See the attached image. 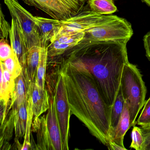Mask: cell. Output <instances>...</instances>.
Segmentation results:
<instances>
[{
  "instance_id": "1",
  "label": "cell",
  "mask_w": 150,
  "mask_h": 150,
  "mask_svg": "<svg viewBox=\"0 0 150 150\" xmlns=\"http://www.w3.org/2000/svg\"><path fill=\"white\" fill-rule=\"evenodd\" d=\"M59 70L64 76L71 113L107 146L112 108L104 100L93 76L76 61L64 60Z\"/></svg>"
},
{
  "instance_id": "2",
  "label": "cell",
  "mask_w": 150,
  "mask_h": 150,
  "mask_svg": "<svg viewBox=\"0 0 150 150\" xmlns=\"http://www.w3.org/2000/svg\"><path fill=\"white\" fill-rule=\"evenodd\" d=\"M128 42L108 40L79 43L66 53V61L79 62L93 76L101 94L112 108L120 86L124 67L129 62Z\"/></svg>"
},
{
  "instance_id": "3",
  "label": "cell",
  "mask_w": 150,
  "mask_h": 150,
  "mask_svg": "<svg viewBox=\"0 0 150 150\" xmlns=\"http://www.w3.org/2000/svg\"><path fill=\"white\" fill-rule=\"evenodd\" d=\"M120 88L129 108L131 126H135L137 117L145 102L146 88L139 70L129 62L124 67Z\"/></svg>"
},
{
  "instance_id": "4",
  "label": "cell",
  "mask_w": 150,
  "mask_h": 150,
  "mask_svg": "<svg viewBox=\"0 0 150 150\" xmlns=\"http://www.w3.org/2000/svg\"><path fill=\"white\" fill-rule=\"evenodd\" d=\"M85 32L84 38L80 43L108 40L129 42L133 34L131 24L126 19L110 15L105 21Z\"/></svg>"
},
{
  "instance_id": "5",
  "label": "cell",
  "mask_w": 150,
  "mask_h": 150,
  "mask_svg": "<svg viewBox=\"0 0 150 150\" xmlns=\"http://www.w3.org/2000/svg\"><path fill=\"white\" fill-rule=\"evenodd\" d=\"M30 6L35 7L59 21L68 20L83 10L88 0H22Z\"/></svg>"
},
{
  "instance_id": "6",
  "label": "cell",
  "mask_w": 150,
  "mask_h": 150,
  "mask_svg": "<svg viewBox=\"0 0 150 150\" xmlns=\"http://www.w3.org/2000/svg\"><path fill=\"white\" fill-rule=\"evenodd\" d=\"M12 18L16 19L22 28L28 50L34 46H42L39 30L34 16L20 4L18 0H4Z\"/></svg>"
},
{
  "instance_id": "7",
  "label": "cell",
  "mask_w": 150,
  "mask_h": 150,
  "mask_svg": "<svg viewBox=\"0 0 150 150\" xmlns=\"http://www.w3.org/2000/svg\"><path fill=\"white\" fill-rule=\"evenodd\" d=\"M56 110L62 135L64 150H69L70 119L71 110L64 76L59 70L55 88Z\"/></svg>"
},
{
  "instance_id": "8",
  "label": "cell",
  "mask_w": 150,
  "mask_h": 150,
  "mask_svg": "<svg viewBox=\"0 0 150 150\" xmlns=\"http://www.w3.org/2000/svg\"><path fill=\"white\" fill-rule=\"evenodd\" d=\"M110 15L99 14L91 10L81 11L75 16L62 21L61 28L57 35L85 32L105 21Z\"/></svg>"
},
{
  "instance_id": "9",
  "label": "cell",
  "mask_w": 150,
  "mask_h": 150,
  "mask_svg": "<svg viewBox=\"0 0 150 150\" xmlns=\"http://www.w3.org/2000/svg\"><path fill=\"white\" fill-rule=\"evenodd\" d=\"M85 32L74 34H58L48 45V59L53 58L64 54L83 40Z\"/></svg>"
},
{
  "instance_id": "10",
  "label": "cell",
  "mask_w": 150,
  "mask_h": 150,
  "mask_svg": "<svg viewBox=\"0 0 150 150\" xmlns=\"http://www.w3.org/2000/svg\"><path fill=\"white\" fill-rule=\"evenodd\" d=\"M11 25L9 36L11 46L24 70L28 51L25 35L21 26L16 19L12 18Z\"/></svg>"
},
{
  "instance_id": "11",
  "label": "cell",
  "mask_w": 150,
  "mask_h": 150,
  "mask_svg": "<svg viewBox=\"0 0 150 150\" xmlns=\"http://www.w3.org/2000/svg\"><path fill=\"white\" fill-rule=\"evenodd\" d=\"M50 106L46 115L47 127L54 150H64L62 135L56 108L55 96H50Z\"/></svg>"
},
{
  "instance_id": "12",
  "label": "cell",
  "mask_w": 150,
  "mask_h": 150,
  "mask_svg": "<svg viewBox=\"0 0 150 150\" xmlns=\"http://www.w3.org/2000/svg\"><path fill=\"white\" fill-rule=\"evenodd\" d=\"M34 20L39 30L42 45H49L48 43L58 33L62 21L35 16Z\"/></svg>"
},
{
  "instance_id": "13",
  "label": "cell",
  "mask_w": 150,
  "mask_h": 150,
  "mask_svg": "<svg viewBox=\"0 0 150 150\" xmlns=\"http://www.w3.org/2000/svg\"><path fill=\"white\" fill-rule=\"evenodd\" d=\"M29 88L32 96L34 116L39 117L50 108V95L46 88L39 87L35 81L30 83Z\"/></svg>"
},
{
  "instance_id": "14",
  "label": "cell",
  "mask_w": 150,
  "mask_h": 150,
  "mask_svg": "<svg viewBox=\"0 0 150 150\" xmlns=\"http://www.w3.org/2000/svg\"><path fill=\"white\" fill-rule=\"evenodd\" d=\"M32 130L37 132L36 150H53L54 146L47 127L46 115L35 117L32 125Z\"/></svg>"
},
{
  "instance_id": "15",
  "label": "cell",
  "mask_w": 150,
  "mask_h": 150,
  "mask_svg": "<svg viewBox=\"0 0 150 150\" xmlns=\"http://www.w3.org/2000/svg\"><path fill=\"white\" fill-rule=\"evenodd\" d=\"M131 127L129 108L125 102L117 125L110 132L109 141H112L122 147H125L123 144L124 138Z\"/></svg>"
},
{
  "instance_id": "16",
  "label": "cell",
  "mask_w": 150,
  "mask_h": 150,
  "mask_svg": "<svg viewBox=\"0 0 150 150\" xmlns=\"http://www.w3.org/2000/svg\"><path fill=\"white\" fill-rule=\"evenodd\" d=\"M14 90L11 97L13 112L16 114L21 105L28 96V90L30 82L22 71L21 74L15 79Z\"/></svg>"
},
{
  "instance_id": "17",
  "label": "cell",
  "mask_w": 150,
  "mask_h": 150,
  "mask_svg": "<svg viewBox=\"0 0 150 150\" xmlns=\"http://www.w3.org/2000/svg\"><path fill=\"white\" fill-rule=\"evenodd\" d=\"M41 48V46H34L29 49L27 52L25 68L22 70V72L30 83L35 81Z\"/></svg>"
},
{
  "instance_id": "18",
  "label": "cell",
  "mask_w": 150,
  "mask_h": 150,
  "mask_svg": "<svg viewBox=\"0 0 150 150\" xmlns=\"http://www.w3.org/2000/svg\"><path fill=\"white\" fill-rule=\"evenodd\" d=\"M15 86V79H13L6 69L3 62L1 61V83L0 100L8 103L11 100Z\"/></svg>"
},
{
  "instance_id": "19",
  "label": "cell",
  "mask_w": 150,
  "mask_h": 150,
  "mask_svg": "<svg viewBox=\"0 0 150 150\" xmlns=\"http://www.w3.org/2000/svg\"><path fill=\"white\" fill-rule=\"evenodd\" d=\"M28 120V96L15 114L14 130L16 139L23 137L26 133Z\"/></svg>"
},
{
  "instance_id": "20",
  "label": "cell",
  "mask_w": 150,
  "mask_h": 150,
  "mask_svg": "<svg viewBox=\"0 0 150 150\" xmlns=\"http://www.w3.org/2000/svg\"><path fill=\"white\" fill-rule=\"evenodd\" d=\"M87 2L90 10L99 14L111 15L117 11L113 0H88Z\"/></svg>"
},
{
  "instance_id": "21",
  "label": "cell",
  "mask_w": 150,
  "mask_h": 150,
  "mask_svg": "<svg viewBox=\"0 0 150 150\" xmlns=\"http://www.w3.org/2000/svg\"><path fill=\"white\" fill-rule=\"evenodd\" d=\"M48 45H42L39 64L38 67L35 83L42 88H45L46 67L48 64Z\"/></svg>"
},
{
  "instance_id": "22",
  "label": "cell",
  "mask_w": 150,
  "mask_h": 150,
  "mask_svg": "<svg viewBox=\"0 0 150 150\" xmlns=\"http://www.w3.org/2000/svg\"><path fill=\"white\" fill-rule=\"evenodd\" d=\"M125 103V101L119 88V91L111 108L110 131L117 125L123 110Z\"/></svg>"
},
{
  "instance_id": "23",
  "label": "cell",
  "mask_w": 150,
  "mask_h": 150,
  "mask_svg": "<svg viewBox=\"0 0 150 150\" xmlns=\"http://www.w3.org/2000/svg\"><path fill=\"white\" fill-rule=\"evenodd\" d=\"M28 90V120L26 133L24 136V140L21 150H29L31 149V144L30 142V131L32 127V120L34 116L33 109L32 96L29 88Z\"/></svg>"
},
{
  "instance_id": "24",
  "label": "cell",
  "mask_w": 150,
  "mask_h": 150,
  "mask_svg": "<svg viewBox=\"0 0 150 150\" xmlns=\"http://www.w3.org/2000/svg\"><path fill=\"white\" fill-rule=\"evenodd\" d=\"M2 62L6 69L10 73L14 79H16L21 73L23 70L22 67L13 51L11 57Z\"/></svg>"
},
{
  "instance_id": "25",
  "label": "cell",
  "mask_w": 150,
  "mask_h": 150,
  "mask_svg": "<svg viewBox=\"0 0 150 150\" xmlns=\"http://www.w3.org/2000/svg\"><path fill=\"white\" fill-rule=\"evenodd\" d=\"M132 142L130 148L136 150H144L145 139L141 127L133 126L131 134Z\"/></svg>"
},
{
  "instance_id": "26",
  "label": "cell",
  "mask_w": 150,
  "mask_h": 150,
  "mask_svg": "<svg viewBox=\"0 0 150 150\" xmlns=\"http://www.w3.org/2000/svg\"><path fill=\"white\" fill-rule=\"evenodd\" d=\"M137 123L141 127L150 126V99L145 101L143 110L137 121Z\"/></svg>"
},
{
  "instance_id": "27",
  "label": "cell",
  "mask_w": 150,
  "mask_h": 150,
  "mask_svg": "<svg viewBox=\"0 0 150 150\" xmlns=\"http://www.w3.org/2000/svg\"><path fill=\"white\" fill-rule=\"evenodd\" d=\"M10 26L8 22L6 20L5 15L1 8L0 11V36L1 39H5L8 41L9 37V33L11 30Z\"/></svg>"
},
{
  "instance_id": "28",
  "label": "cell",
  "mask_w": 150,
  "mask_h": 150,
  "mask_svg": "<svg viewBox=\"0 0 150 150\" xmlns=\"http://www.w3.org/2000/svg\"><path fill=\"white\" fill-rule=\"evenodd\" d=\"M13 53V49L5 39H1L0 41V59L3 62L11 57Z\"/></svg>"
},
{
  "instance_id": "29",
  "label": "cell",
  "mask_w": 150,
  "mask_h": 150,
  "mask_svg": "<svg viewBox=\"0 0 150 150\" xmlns=\"http://www.w3.org/2000/svg\"><path fill=\"white\" fill-rule=\"evenodd\" d=\"M143 42L145 50L146 56L150 61V31L145 35L143 38Z\"/></svg>"
},
{
  "instance_id": "30",
  "label": "cell",
  "mask_w": 150,
  "mask_h": 150,
  "mask_svg": "<svg viewBox=\"0 0 150 150\" xmlns=\"http://www.w3.org/2000/svg\"><path fill=\"white\" fill-rule=\"evenodd\" d=\"M145 139L144 150H150V130L141 127Z\"/></svg>"
},
{
  "instance_id": "31",
  "label": "cell",
  "mask_w": 150,
  "mask_h": 150,
  "mask_svg": "<svg viewBox=\"0 0 150 150\" xmlns=\"http://www.w3.org/2000/svg\"><path fill=\"white\" fill-rule=\"evenodd\" d=\"M108 146V149L110 150H126L125 147H122L120 146L119 145L115 144L114 142L111 141H109L108 142V145L107 146Z\"/></svg>"
},
{
  "instance_id": "32",
  "label": "cell",
  "mask_w": 150,
  "mask_h": 150,
  "mask_svg": "<svg viewBox=\"0 0 150 150\" xmlns=\"http://www.w3.org/2000/svg\"><path fill=\"white\" fill-rule=\"evenodd\" d=\"M142 1L150 7V0H142Z\"/></svg>"
},
{
  "instance_id": "33",
  "label": "cell",
  "mask_w": 150,
  "mask_h": 150,
  "mask_svg": "<svg viewBox=\"0 0 150 150\" xmlns=\"http://www.w3.org/2000/svg\"><path fill=\"white\" fill-rule=\"evenodd\" d=\"M143 128H145V129H147L150 130V126H147V127H143Z\"/></svg>"
},
{
  "instance_id": "34",
  "label": "cell",
  "mask_w": 150,
  "mask_h": 150,
  "mask_svg": "<svg viewBox=\"0 0 150 150\" xmlns=\"http://www.w3.org/2000/svg\"><path fill=\"white\" fill-rule=\"evenodd\" d=\"M149 99H150V97H149Z\"/></svg>"
}]
</instances>
